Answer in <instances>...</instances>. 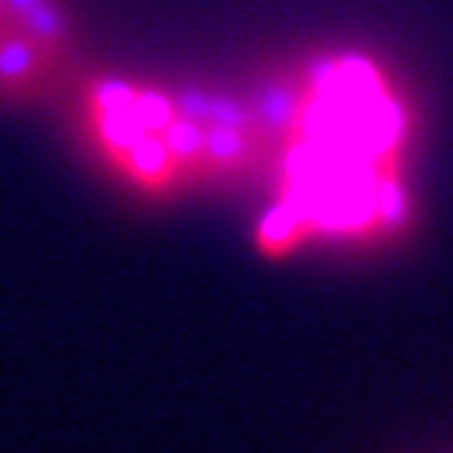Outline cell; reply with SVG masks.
<instances>
[{"label":"cell","mask_w":453,"mask_h":453,"mask_svg":"<svg viewBox=\"0 0 453 453\" xmlns=\"http://www.w3.org/2000/svg\"><path fill=\"white\" fill-rule=\"evenodd\" d=\"M71 74L50 54L34 44L27 34L7 27L0 34V97L4 101H41L58 81Z\"/></svg>","instance_id":"3957f363"},{"label":"cell","mask_w":453,"mask_h":453,"mask_svg":"<svg viewBox=\"0 0 453 453\" xmlns=\"http://www.w3.org/2000/svg\"><path fill=\"white\" fill-rule=\"evenodd\" d=\"M168 91L121 78H97L84 88V118L108 162L145 192H172L185 185L165 145Z\"/></svg>","instance_id":"7a4b0ae2"},{"label":"cell","mask_w":453,"mask_h":453,"mask_svg":"<svg viewBox=\"0 0 453 453\" xmlns=\"http://www.w3.org/2000/svg\"><path fill=\"white\" fill-rule=\"evenodd\" d=\"M11 27V20H7V11H4V0H0V34Z\"/></svg>","instance_id":"5b68a950"},{"label":"cell","mask_w":453,"mask_h":453,"mask_svg":"<svg viewBox=\"0 0 453 453\" xmlns=\"http://www.w3.org/2000/svg\"><path fill=\"white\" fill-rule=\"evenodd\" d=\"M11 27L27 34L65 71L74 67V20L61 0H34L27 11H20L11 20Z\"/></svg>","instance_id":"277c9868"},{"label":"cell","mask_w":453,"mask_h":453,"mask_svg":"<svg viewBox=\"0 0 453 453\" xmlns=\"http://www.w3.org/2000/svg\"><path fill=\"white\" fill-rule=\"evenodd\" d=\"M296 71V104L275 138L279 198L265 211V249L306 239L376 245L413 219L406 155L413 114L389 71L370 54H323Z\"/></svg>","instance_id":"6da1fadb"},{"label":"cell","mask_w":453,"mask_h":453,"mask_svg":"<svg viewBox=\"0 0 453 453\" xmlns=\"http://www.w3.org/2000/svg\"><path fill=\"white\" fill-rule=\"evenodd\" d=\"M437 453H453V447H450V450H437Z\"/></svg>","instance_id":"8992f818"}]
</instances>
